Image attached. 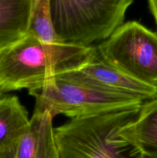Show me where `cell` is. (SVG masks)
Instances as JSON below:
<instances>
[{"label": "cell", "mask_w": 157, "mask_h": 158, "mask_svg": "<svg viewBox=\"0 0 157 158\" xmlns=\"http://www.w3.org/2000/svg\"><path fill=\"white\" fill-rule=\"evenodd\" d=\"M53 117L46 111L34 110L29 123L15 150V158H55L56 147Z\"/></svg>", "instance_id": "7"}, {"label": "cell", "mask_w": 157, "mask_h": 158, "mask_svg": "<svg viewBox=\"0 0 157 158\" xmlns=\"http://www.w3.org/2000/svg\"><path fill=\"white\" fill-rule=\"evenodd\" d=\"M55 77L100 91L120 94L143 102L157 97V86L138 81L102 60L97 55L76 69Z\"/></svg>", "instance_id": "6"}, {"label": "cell", "mask_w": 157, "mask_h": 158, "mask_svg": "<svg viewBox=\"0 0 157 158\" xmlns=\"http://www.w3.org/2000/svg\"><path fill=\"white\" fill-rule=\"evenodd\" d=\"M29 123L27 110L18 97H0V151L15 149Z\"/></svg>", "instance_id": "10"}, {"label": "cell", "mask_w": 157, "mask_h": 158, "mask_svg": "<svg viewBox=\"0 0 157 158\" xmlns=\"http://www.w3.org/2000/svg\"><path fill=\"white\" fill-rule=\"evenodd\" d=\"M99 57L126 75L157 86V32L136 21L117 28L96 48Z\"/></svg>", "instance_id": "5"}, {"label": "cell", "mask_w": 157, "mask_h": 158, "mask_svg": "<svg viewBox=\"0 0 157 158\" xmlns=\"http://www.w3.org/2000/svg\"><path fill=\"white\" fill-rule=\"evenodd\" d=\"M139 158H157L155 157H152V156H149V155H146V154H141Z\"/></svg>", "instance_id": "13"}, {"label": "cell", "mask_w": 157, "mask_h": 158, "mask_svg": "<svg viewBox=\"0 0 157 158\" xmlns=\"http://www.w3.org/2000/svg\"><path fill=\"white\" fill-rule=\"evenodd\" d=\"M15 149L10 150V151H0V158H15L14 154H15Z\"/></svg>", "instance_id": "12"}, {"label": "cell", "mask_w": 157, "mask_h": 158, "mask_svg": "<svg viewBox=\"0 0 157 158\" xmlns=\"http://www.w3.org/2000/svg\"><path fill=\"white\" fill-rule=\"evenodd\" d=\"M133 0H50L52 24L60 41L88 46L106 40L123 24Z\"/></svg>", "instance_id": "3"}, {"label": "cell", "mask_w": 157, "mask_h": 158, "mask_svg": "<svg viewBox=\"0 0 157 158\" xmlns=\"http://www.w3.org/2000/svg\"><path fill=\"white\" fill-rule=\"evenodd\" d=\"M57 153V152H56ZM55 158H58V157H57V154H56V156H55Z\"/></svg>", "instance_id": "15"}, {"label": "cell", "mask_w": 157, "mask_h": 158, "mask_svg": "<svg viewBox=\"0 0 157 158\" xmlns=\"http://www.w3.org/2000/svg\"><path fill=\"white\" fill-rule=\"evenodd\" d=\"M96 55L93 46L49 44L28 33L0 52V90H35L50 79L79 67Z\"/></svg>", "instance_id": "1"}, {"label": "cell", "mask_w": 157, "mask_h": 158, "mask_svg": "<svg viewBox=\"0 0 157 158\" xmlns=\"http://www.w3.org/2000/svg\"><path fill=\"white\" fill-rule=\"evenodd\" d=\"M35 97V111L52 117L62 114L71 119L115 110L140 108L145 102L133 97L100 91L54 77L41 88L29 91Z\"/></svg>", "instance_id": "4"}, {"label": "cell", "mask_w": 157, "mask_h": 158, "mask_svg": "<svg viewBox=\"0 0 157 158\" xmlns=\"http://www.w3.org/2000/svg\"><path fill=\"white\" fill-rule=\"evenodd\" d=\"M121 136L141 154L157 157V97L142 105L135 120L122 130Z\"/></svg>", "instance_id": "9"}, {"label": "cell", "mask_w": 157, "mask_h": 158, "mask_svg": "<svg viewBox=\"0 0 157 158\" xmlns=\"http://www.w3.org/2000/svg\"><path fill=\"white\" fill-rule=\"evenodd\" d=\"M2 91L0 90V97H1V95H2Z\"/></svg>", "instance_id": "14"}, {"label": "cell", "mask_w": 157, "mask_h": 158, "mask_svg": "<svg viewBox=\"0 0 157 158\" xmlns=\"http://www.w3.org/2000/svg\"><path fill=\"white\" fill-rule=\"evenodd\" d=\"M148 2H149L151 13L153 15L154 19H155L157 26V0H148Z\"/></svg>", "instance_id": "11"}, {"label": "cell", "mask_w": 157, "mask_h": 158, "mask_svg": "<svg viewBox=\"0 0 157 158\" xmlns=\"http://www.w3.org/2000/svg\"><path fill=\"white\" fill-rule=\"evenodd\" d=\"M140 108L76 117L54 128L57 157L139 158L140 151L122 137L121 131L135 120Z\"/></svg>", "instance_id": "2"}, {"label": "cell", "mask_w": 157, "mask_h": 158, "mask_svg": "<svg viewBox=\"0 0 157 158\" xmlns=\"http://www.w3.org/2000/svg\"><path fill=\"white\" fill-rule=\"evenodd\" d=\"M34 0H0V52L29 32Z\"/></svg>", "instance_id": "8"}]
</instances>
